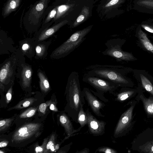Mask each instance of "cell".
Listing matches in <instances>:
<instances>
[{"label": "cell", "mask_w": 153, "mask_h": 153, "mask_svg": "<svg viewBox=\"0 0 153 153\" xmlns=\"http://www.w3.org/2000/svg\"><path fill=\"white\" fill-rule=\"evenodd\" d=\"M90 152V149L88 148L84 149L80 151H77L75 153H89Z\"/></svg>", "instance_id": "38"}, {"label": "cell", "mask_w": 153, "mask_h": 153, "mask_svg": "<svg viewBox=\"0 0 153 153\" xmlns=\"http://www.w3.org/2000/svg\"><path fill=\"white\" fill-rule=\"evenodd\" d=\"M125 42V39L120 38H114L107 40L105 43L107 48L102 52V54L110 56L118 62L137 60L131 53L122 50V46Z\"/></svg>", "instance_id": "5"}, {"label": "cell", "mask_w": 153, "mask_h": 153, "mask_svg": "<svg viewBox=\"0 0 153 153\" xmlns=\"http://www.w3.org/2000/svg\"><path fill=\"white\" fill-rule=\"evenodd\" d=\"M59 121L61 125L64 127L67 136L65 138L67 139L74 135L75 133L79 131L82 127L80 126L78 129H75L69 116L65 113H62L59 118Z\"/></svg>", "instance_id": "11"}, {"label": "cell", "mask_w": 153, "mask_h": 153, "mask_svg": "<svg viewBox=\"0 0 153 153\" xmlns=\"http://www.w3.org/2000/svg\"><path fill=\"white\" fill-rule=\"evenodd\" d=\"M85 111L88 116L87 125L90 134L94 136L104 134L106 124V122L97 119L91 114L88 108H87Z\"/></svg>", "instance_id": "9"}, {"label": "cell", "mask_w": 153, "mask_h": 153, "mask_svg": "<svg viewBox=\"0 0 153 153\" xmlns=\"http://www.w3.org/2000/svg\"><path fill=\"white\" fill-rule=\"evenodd\" d=\"M89 14L88 8L86 7H84L79 15L73 23V27H76L85 21L88 16Z\"/></svg>", "instance_id": "20"}, {"label": "cell", "mask_w": 153, "mask_h": 153, "mask_svg": "<svg viewBox=\"0 0 153 153\" xmlns=\"http://www.w3.org/2000/svg\"><path fill=\"white\" fill-rule=\"evenodd\" d=\"M12 92V88L11 87L8 91V92L6 95V100L7 101V103L9 102L11 99Z\"/></svg>", "instance_id": "35"}, {"label": "cell", "mask_w": 153, "mask_h": 153, "mask_svg": "<svg viewBox=\"0 0 153 153\" xmlns=\"http://www.w3.org/2000/svg\"><path fill=\"white\" fill-rule=\"evenodd\" d=\"M10 61L7 62L1 68L0 71V80L1 82H4L10 76L12 68Z\"/></svg>", "instance_id": "18"}, {"label": "cell", "mask_w": 153, "mask_h": 153, "mask_svg": "<svg viewBox=\"0 0 153 153\" xmlns=\"http://www.w3.org/2000/svg\"><path fill=\"white\" fill-rule=\"evenodd\" d=\"M32 76L31 69L28 66H25L23 69L22 72V84L24 87L29 86Z\"/></svg>", "instance_id": "16"}, {"label": "cell", "mask_w": 153, "mask_h": 153, "mask_svg": "<svg viewBox=\"0 0 153 153\" xmlns=\"http://www.w3.org/2000/svg\"><path fill=\"white\" fill-rule=\"evenodd\" d=\"M38 76L40 80V85L41 89L43 92L48 91L50 88V85L47 78L41 72L38 73Z\"/></svg>", "instance_id": "23"}, {"label": "cell", "mask_w": 153, "mask_h": 153, "mask_svg": "<svg viewBox=\"0 0 153 153\" xmlns=\"http://www.w3.org/2000/svg\"><path fill=\"white\" fill-rule=\"evenodd\" d=\"M55 135L54 134H52L47 144L46 149L44 151V153L48 152V151L53 147L54 144L55 142Z\"/></svg>", "instance_id": "31"}, {"label": "cell", "mask_w": 153, "mask_h": 153, "mask_svg": "<svg viewBox=\"0 0 153 153\" xmlns=\"http://www.w3.org/2000/svg\"><path fill=\"white\" fill-rule=\"evenodd\" d=\"M45 48L42 45H37L36 48V53L39 56L42 55L45 50Z\"/></svg>", "instance_id": "34"}, {"label": "cell", "mask_w": 153, "mask_h": 153, "mask_svg": "<svg viewBox=\"0 0 153 153\" xmlns=\"http://www.w3.org/2000/svg\"><path fill=\"white\" fill-rule=\"evenodd\" d=\"M82 81L88 84L96 90V92L91 89L92 92L100 100L106 102L109 101L104 96V94L108 92L114 95L115 91L119 86L101 77L85 74Z\"/></svg>", "instance_id": "4"}, {"label": "cell", "mask_w": 153, "mask_h": 153, "mask_svg": "<svg viewBox=\"0 0 153 153\" xmlns=\"http://www.w3.org/2000/svg\"><path fill=\"white\" fill-rule=\"evenodd\" d=\"M70 8V6L67 5H62L57 7L56 8V14L54 19L56 20L60 18Z\"/></svg>", "instance_id": "24"}, {"label": "cell", "mask_w": 153, "mask_h": 153, "mask_svg": "<svg viewBox=\"0 0 153 153\" xmlns=\"http://www.w3.org/2000/svg\"><path fill=\"white\" fill-rule=\"evenodd\" d=\"M29 45L28 44L25 43L23 45L22 49L23 51H26L29 49Z\"/></svg>", "instance_id": "39"}, {"label": "cell", "mask_w": 153, "mask_h": 153, "mask_svg": "<svg viewBox=\"0 0 153 153\" xmlns=\"http://www.w3.org/2000/svg\"><path fill=\"white\" fill-rule=\"evenodd\" d=\"M134 76L141 86L153 96V77L144 70H134Z\"/></svg>", "instance_id": "10"}, {"label": "cell", "mask_w": 153, "mask_h": 153, "mask_svg": "<svg viewBox=\"0 0 153 153\" xmlns=\"http://www.w3.org/2000/svg\"><path fill=\"white\" fill-rule=\"evenodd\" d=\"M133 9L140 12L153 14V0H134Z\"/></svg>", "instance_id": "12"}, {"label": "cell", "mask_w": 153, "mask_h": 153, "mask_svg": "<svg viewBox=\"0 0 153 153\" xmlns=\"http://www.w3.org/2000/svg\"><path fill=\"white\" fill-rule=\"evenodd\" d=\"M13 119L8 118L1 120L0 121V131H3L7 129L11 124Z\"/></svg>", "instance_id": "26"}, {"label": "cell", "mask_w": 153, "mask_h": 153, "mask_svg": "<svg viewBox=\"0 0 153 153\" xmlns=\"http://www.w3.org/2000/svg\"><path fill=\"white\" fill-rule=\"evenodd\" d=\"M140 25L145 30L153 34V23L151 21L149 20L143 21Z\"/></svg>", "instance_id": "27"}, {"label": "cell", "mask_w": 153, "mask_h": 153, "mask_svg": "<svg viewBox=\"0 0 153 153\" xmlns=\"http://www.w3.org/2000/svg\"><path fill=\"white\" fill-rule=\"evenodd\" d=\"M120 0H111L105 6V7H108L113 6L117 4Z\"/></svg>", "instance_id": "36"}, {"label": "cell", "mask_w": 153, "mask_h": 153, "mask_svg": "<svg viewBox=\"0 0 153 153\" xmlns=\"http://www.w3.org/2000/svg\"><path fill=\"white\" fill-rule=\"evenodd\" d=\"M37 110L36 108H30L22 113L20 115V118L31 117L35 114Z\"/></svg>", "instance_id": "25"}, {"label": "cell", "mask_w": 153, "mask_h": 153, "mask_svg": "<svg viewBox=\"0 0 153 153\" xmlns=\"http://www.w3.org/2000/svg\"><path fill=\"white\" fill-rule=\"evenodd\" d=\"M82 93L85 99L93 113L98 117H104L105 116L101 113L100 110L106 104L99 100L88 88H84Z\"/></svg>", "instance_id": "8"}, {"label": "cell", "mask_w": 153, "mask_h": 153, "mask_svg": "<svg viewBox=\"0 0 153 153\" xmlns=\"http://www.w3.org/2000/svg\"><path fill=\"white\" fill-rule=\"evenodd\" d=\"M122 87L119 92L114 93L113 95L115 97V101L120 102L125 101L131 98L136 91L128 87Z\"/></svg>", "instance_id": "14"}, {"label": "cell", "mask_w": 153, "mask_h": 153, "mask_svg": "<svg viewBox=\"0 0 153 153\" xmlns=\"http://www.w3.org/2000/svg\"><path fill=\"white\" fill-rule=\"evenodd\" d=\"M56 9L57 8L56 7L50 12L45 20V23L48 22L53 18L55 17L56 13Z\"/></svg>", "instance_id": "32"}, {"label": "cell", "mask_w": 153, "mask_h": 153, "mask_svg": "<svg viewBox=\"0 0 153 153\" xmlns=\"http://www.w3.org/2000/svg\"><path fill=\"white\" fill-rule=\"evenodd\" d=\"M141 151L144 153H153V140L148 142L141 149Z\"/></svg>", "instance_id": "30"}, {"label": "cell", "mask_w": 153, "mask_h": 153, "mask_svg": "<svg viewBox=\"0 0 153 153\" xmlns=\"http://www.w3.org/2000/svg\"><path fill=\"white\" fill-rule=\"evenodd\" d=\"M50 108L52 110H53L55 111H58V110L57 109H56L54 105L53 104H51Z\"/></svg>", "instance_id": "41"}, {"label": "cell", "mask_w": 153, "mask_h": 153, "mask_svg": "<svg viewBox=\"0 0 153 153\" xmlns=\"http://www.w3.org/2000/svg\"><path fill=\"white\" fill-rule=\"evenodd\" d=\"M8 143L7 141H1L0 143V147L2 148L5 147L7 146Z\"/></svg>", "instance_id": "40"}, {"label": "cell", "mask_w": 153, "mask_h": 153, "mask_svg": "<svg viewBox=\"0 0 153 153\" xmlns=\"http://www.w3.org/2000/svg\"><path fill=\"white\" fill-rule=\"evenodd\" d=\"M83 104L81 105L80 110L79 112L77 121L82 128L87 125L88 122V116L85 111L83 109Z\"/></svg>", "instance_id": "22"}, {"label": "cell", "mask_w": 153, "mask_h": 153, "mask_svg": "<svg viewBox=\"0 0 153 153\" xmlns=\"http://www.w3.org/2000/svg\"><path fill=\"white\" fill-rule=\"evenodd\" d=\"M66 93L68 101L66 112L75 122L78 123V114L81 105H84L85 102L81 90L78 72L73 71L69 75Z\"/></svg>", "instance_id": "2"}, {"label": "cell", "mask_w": 153, "mask_h": 153, "mask_svg": "<svg viewBox=\"0 0 153 153\" xmlns=\"http://www.w3.org/2000/svg\"><path fill=\"white\" fill-rule=\"evenodd\" d=\"M68 22V20H64L45 30L39 36L38 42L44 40L50 37Z\"/></svg>", "instance_id": "15"}, {"label": "cell", "mask_w": 153, "mask_h": 153, "mask_svg": "<svg viewBox=\"0 0 153 153\" xmlns=\"http://www.w3.org/2000/svg\"><path fill=\"white\" fill-rule=\"evenodd\" d=\"M134 105H132L120 116L114 128L113 136L117 138L125 135L128 131L131 121Z\"/></svg>", "instance_id": "6"}, {"label": "cell", "mask_w": 153, "mask_h": 153, "mask_svg": "<svg viewBox=\"0 0 153 153\" xmlns=\"http://www.w3.org/2000/svg\"><path fill=\"white\" fill-rule=\"evenodd\" d=\"M33 99L32 98L25 99L20 102L14 108H19L28 107L33 102Z\"/></svg>", "instance_id": "28"}, {"label": "cell", "mask_w": 153, "mask_h": 153, "mask_svg": "<svg viewBox=\"0 0 153 153\" xmlns=\"http://www.w3.org/2000/svg\"><path fill=\"white\" fill-rule=\"evenodd\" d=\"M85 74L98 76L112 82L119 87L133 86V82L126 75L132 69L122 65L94 64L85 68Z\"/></svg>", "instance_id": "1"}, {"label": "cell", "mask_w": 153, "mask_h": 153, "mask_svg": "<svg viewBox=\"0 0 153 153\" xmlns=\"http://www.w3.org/2000/svg\"><path fill=\"white\" fill-rule=\"evenodd\" d=\"M97 152L105 153H117V150L111 147L102 146L98 148L95 151V153Z\"/></svg>", "instance_id": "29"}, {"label": "cell", "mask_w": 153, "mask_h": 153, "mask_svg": "<svg viewBox=\"0 0 153 153\" xmlns=\"http://www.w3.org/2000/svg\"><path fill=\"white\" fill-rule=\"evenodd\" d=\"M136 35L142 47L146 51L153 54V44L148 39L147 34L142 30L140 25L137 29Z\"/></svg>", "instance_id": "13"}, {"label": "cell", "mask_w": 153, "mask_h": 153, "mask_svg": "<svg viewBox=\"0 0 153 153\" xmlns=\"http://www.w3.org/2000/svg\"><path fill=\"white\" fill-rule=\"evenodd\" d=\"M47 104L45 103H42L39 106V109L40 111L42 113H45L47 108Z\"/></svg>", "instance_id": "37"}, {"label": "cell", "mask_w": 153, "mask_h": 153, "mask_svg": "<svg viewBox=\"0 0 153 153\" xmlns=\"http://www.w3.org/2000/svg\"><path fill=\"white\" fill-rule=\"evenodd\" d=\"M93 25L77 31L52 53V56L60 58L65 57L78 47L86 39V36L90 32Z\"/></svg>", "instance_id": "3"}, {"label": "cell", "mask_w": 153, "mask_h": 153, "mask_svg": "<svg viewBox=\"0 0 153 153\" xmlns=\"http://www.w3.org/2000/svg\"><path fill=\"white\" fill-rule=\"evenodd\" d=\"M41 124L38 123L26 124L17 129L12 136V140L15 142H20L38 134Z\"/></svg>", "instance_id": "7"}, {"label": "cell", "mask_w": 153, "mask_h": 153, "mask_svg": "<svg viewBox=\"0 0 153 153\" xmlns=\"http://www.w3.org/2000/svg\"><path fill=\"white\" fill-rule=\"evenodd\" d=\"M20 0H9L4 9V15H8L19 6Z\"/></svg>", "instance_id": "19"}, {"label": "cell", "mask_w": 153, "mask_h": 153, "mask_svg": "<svg viewBox=\"0 0 153 153\" xmlns=\"http://www.w3.org/2000/svg\"><path fill=\"white\" fill-rule=\"evenodd\" d=\"M47 143V140H45V141H44L43 144L40 146H38L36 147L35 151L37 153H42L43 152V151H44V149H45V147L46 146Z\"/></svg>", "instance_id": "33"}, {"label": "cell", "mask_w": 153, "mask_h": 153, "mask_svg": "<svg viewBox=\"0 0 153 153\" xmlns=\"http://www.w3.org/2000/svg\"><path fill=\"white\" fill-rule=\"evenodd\" d=\"M47 0H41L31 11V14L36 18H39L45 6Z\"/></svg>", "instance_id": "21"}, {"label": "cell", "mask_w": 153, "mask_h": 153, "mask_svg": "<svg viewBox=\"0 0 153 153\" xmlns=\"http://www.w3.org/2000/svg\"><path fill=\"white\" fill-rule=\"evenodd\" d=\"M2 153H4V152L1 151V150H0V153H2Z\"/></svg>", "instance_id": "42"}, {"label": "cell", "mask_w": 153, "mask_h": 153, "mask_svg": "<svg viewBox=\"0 0 153 153\" xmlns=\"http://www.w3.org/2000/svg\"><path fill=\"white\" fill-rule=\"evenodd\" d=\"M143 104L146 113L149 115L153 116V98L150 97L146 98L143 94L140 96Z\"/></svg>", "instance_id": "17"}]
</instances>
